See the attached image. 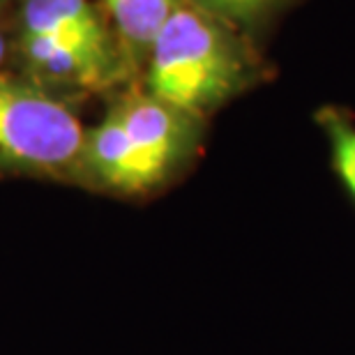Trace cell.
I'll return each mask as SVG.
<instances>
[{
  "instance_id": "cell-3",
  "label": "cell",
  "mask_w": 355,
  "mask_h": 355,
  "mask_svg": "<svg viewBox=\"0 0 355 355\" xmlns=\"http://www.w3.org/2000/svg\"><path fill=\"white\" fill-rule=\"evenodd\" d=\"M86 127L62 95L0 74V171L76 178Z\"/></svg>"
},
{
  "instance_id": "cell-5",
  "label": "cell",
  "mask_w": 355,
  "mask_h": 355,
  "mask_svg": "<svg viewBox=\"0 0 355 355\" xmlns=\"http://www.w3.org/2000/svg\"><path fill=\"white\" fill-rule=\"evenodd\" d=\"M316 123L328 141L332 171L355 203V120L339 106H323L316 111Z\"/></svg>"
},
{
  "instance_id": "cell-7",
  "label": "cell",
  "mask_w": 355,
  "mask_h": 355,
  "mask_svg": "<svg viewBox=\"0 0 355 355\" xmlns=\"http://www.w3.org/2000/svg\"><path fill=\"white\" fill-rule=\"evenodd\" d=\"M7 53H10V44H7V37H5L3 28H0V74H3V65L7 60Z\"/></svg>"
},
{
  "instance_id": "cell-1",
  "label": "cell",
  "mask_w": 355,
  "mask_h": 355,
  "mask_svg": "<svg viewBox=\"0 0 355 355\" xmlns=\"http://www.w3.org/2000/svg\"><path fill=\"white\" fill-rule=\"evenodd\" d=\"M203 118L150 92H127L86 130L76 182L120 196H148L180 175L201 148Z\"/></svg>"
},
{
  "instance_id": "cell-2",
  "label": "cell",
  "mask_w": 355,
  "mask_h": 355,
  "mask_svg": "<svg viewBox=\"0 0 355 355\" xmlns=\"http://www.w3.org/2000/svg\"><path fill=\"white\" fill-rule=\"evenodd\" d=\"M259 79L257 55L224 19L180 3L148 49L144 90L205 120Z\"/></svg>"
},
{
  "instance_id": "cell-6",
  "label": "cell",
  "mask_w": 355,
  "mask_h": 355,
  "mask_svg": "<svg viewBox=\"0 0 355 355\" xmlns=\"http://www.w3.org/2000/svg\"><path fill=\"white\" fill-rule=\"evenodd\" d=\"M275 0H191V5L198 10L212 14L217 19H247L254 14L263 12Z\"/></svg>"
},
{
  "instance_id": "cell-4",
  "label": "cell",
  "mask_w": 355,
  "mask_h": 355,
  "mask_svg": "<svg viewBox=\"0 0 355 355\" xmlns=\"http://www.w3.org/2000/svg\"><path fill=\"white\" fill-rule=\"evenodd\" d=\"M125 46L148 51L180 0H104Z\"/></svg>"
}]
</instances>
